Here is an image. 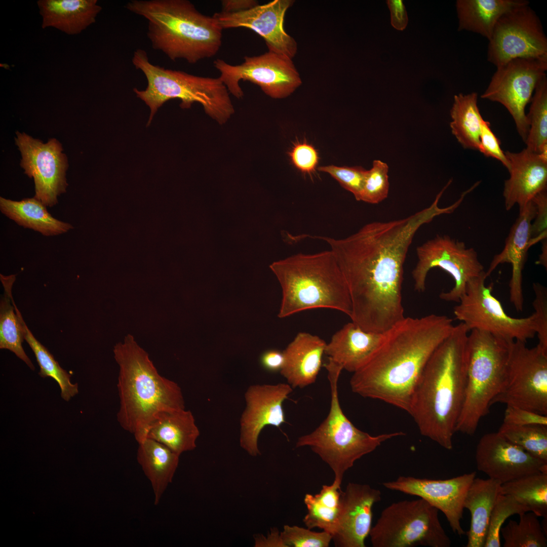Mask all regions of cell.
<instances>
[{
    "label": "cell",
    "instance_id": "1",
    "mask_svg": "<svg viewBox=\"0 0 547 547\" xmlns=\"http://www.w3.org/2000/svg\"><path fill=\"white\" fill-rule=\"evenodd\" d=\"M433 203L407 217L373 221L339 239L310 236L330 247L346 282L351 322L362 330L383 333L405 318L402 304L404 264L415 233L449 208Z\"/></svg>",
    "mask_w": 547,
    "mask_h": 547
},
{
    "label": "cell",
    "instance_id": "2",
    "mask_svg": "<svg viewBox=\"0 0 547 547\" xmlns=\"http://www.w3.org/2000/svg\"><path fill=\"white\" fill-rule=\"evenodd\" d=\"M454 326L445 315L405 317L382 333L370 359L353 373L351 390L408 412L426 363Z\"/></svg>",
    "mask_w": 547,
    "mask_h": 547
},
{
    "label": "cell",
    "instance_id": "3",
    "mask_svg": "<svg viewBox=\"0 0 547 547\" xmlns=\"http://www.w3.org/2000/svg\"><path fill=\"white\" fill-rule=\"evenodd\" d=\"M469 331L460 322L435 350L417 381L408 412L421 435L449 450L465 398Z\"/></svg>",
    "mask_w": 547,
    "mask_h": 547
},
{
    "label": "cell",
    "instance_id": "4",
    "mask_svg": "<svg viewBox=\"0 0 547 547\" xmlns=\"http://www.w3.org/2000/svg\"><path fill=\"white\" fill-rule=\"evenodd\" d=\"M119 367L117 387L120 408L117 420L139 443L161 413L185 409L179 385L161 376L148 353L128 334L113 348Z\"/></svg>",
    "mask_w": 547,
    "mask_h": 547
},
{
    "label": "cell",
    "instance_id": "5",
    "mask_svg": "<svg viewBox=\"0 0 547 547\" xmlns=\"http://www.w3.org/2000/svg\"><path fill=\"white\" fill-rule=\"evenodd\" d=\"M125 7L145 18L152 48L170 60L190 64L213 57L222 44L217 20L200 13L187 0H131Z\"/></svg>",
    "mask_w": 547,
    "mask_h": 547
},
{
    "label": "cell",
    "instance_id": "6",
    "mask_svg": "<svg viewBox=\"0 0 547 547\" xmlns=\"http://www.w3.org/2000/svg\"><path fill=\"white\" fill-rule=\"evenodd\" d=\"M282 290L278 317L316 308H330L350 317L348 286L331 250L298 253L271 264Z\"/></svg>",
    "mask_w": 547,
    "mask_h": 547
},
{
    "label": "cell",
    "instance_id": "7",
    "mask_svg": "<svg viewBox=\"0 0 547 547\" xmlns=\"http://www.w3.org/2000/svg\"><path fill=\"white\" fill-rule=\"evenodd\" d=\"M324 366L331 392L329 413L314 431L298 439L296 447H309L329 466L334 480L341 485L344 474L357 460L384 442L405 433L395 432L372 436L356 427L343 413L339 401L338 380L342 368L329 361Z\"/></svg>",
    "mask_w": 547,
    "mask_h": 547
},
{
    "label": "cell",
    "instance_id": "8",
    "mask_svg": "<svg viewBox=\"0 0 547 547\" xmlns=\"http://www.w3.org/2000/svg\"><path fill=\"white\" fill-rule=\"evenodd\" d=\"M132 61L147 80L145 90L134 88V92L150 109L148 124L159 108L173 99L180 100L183 108H189L194 102L201 104L207 114L221 124L233 113L228 90L219 77L197 76L154 65L141 49L134 51Z\"/></svg>",
    "mask_w": 547,
    "mask_h": 547
},
{
    "label": "cell",
    "instance_id": "9",
    "mask_svg": "<svg viewBox=\"0 0 547 547\" xmlns=\"http://www.w3.org/2000/svg\"><path fill=\"white\" fill-rule=\"evenodd\" d=\"M510 341L477 330L468 333L465 394L456 432L473 435L489 413L504 381Z\"/></svg>",
    "mask_w": 547,
    "mask_h": 547
},
{
    "label": "cell",
    "instance_id": "10",
    "mask_svg": "<svg viewBox=\"0 0 547 547\" xmlns=\"http://www.w3.org/2000/svg\"><path fill=\"white\" fill-rule=\"evenodd\" d=\"M438 510L424 499L404 500L385 507L369 533L374 547H449Z\"/></svg>",
    "mask_w": 547,
    "mask_h": 547
},
{
    "label": "cell",
    "instance_id": "11",
    "mask_svg": "<svg viewBox=\"0 0 547 547\" xmlns=\"http://www.w3.org/2000/svg\"><path fill=\"white\" fill-rule=\"evenodd\" d=\"M485 271L470 280L458 304L454 307L455 318L469 330L490 333L507 341L526 342L536 333L535 316L516 318L508 315L493 294V284L485 285Z\"/></svg>",
    "mask_w": 547,
    "mask_h": 547
},
{
    "label": "cell",
    "instance_id": "12",
    "mask_svg": "<svg viewBox=\"0 0 547 547\" xmlns=\"http://www.w3.org/2000/svg\"><path fill=\"white\" fill-rule=\"evenodd\" d=\"M525 342H509L502 386L490 405L502 403L547 415V351Z\"/></svg>",
    "mask_w": 547,
    "mask_h": 547
},
{
    "label": "cell",
    "instance_id": "13",
    "mask_svg": "<svg viewBox=\"0 0 547 547\" xmlns=\"http://www.w3.org/2000/svg\"><path fill=\"white\" fill-rule=\"evenodd\" d=\"M417 262L412 275L415 289L423 292L429 271L439 267L454 281V287L440 294L441 299L458 302L464 293L468 282L484 271L477 251L465 243L448 236L437 235L416 248Z\"/></svg>",
    "mask_w": 547,
    "mask_h": 547
},
{
    "label": "cell",
    "instance_id": "14",
    "mask_svg": "<svg viewBox=\"0 0 547 547\" xmlns=\"http://www.w3.org/2000/svg\"><path fill=\"white\" fill-rule=\"evenodd\" d=\"M213 64L220 72L219 77L228 91L238 98L243 96L239 85L241 80L257 85L266 95L274 98L288 96L302 83L292 59L273 52L245 56L244 61L239 65H230L220 59L214 60Z\"/></svg>",
    "mask_w": 547,
    "mask_h": 547
},
{
    "label": "cell",
    "instance_id": "15",
    "mask_svg": "<svg viewBox=\"0 0 547 547\" xmlns=\"http://www.w3.org/2000/svg\"><path fill=\"white\" fill-rule=\"evenodd\" d=\"M547 59L518 58L497 67L483 99L502 104L512 116L525 143L529 124L525 108L539 80L545 74Z\"/></svg>",
    "mask_w": 547,
    "mask_h": 547
},
{
    "label": "cell",
    "instance_id": "16",
    "mask_svg": "<svg viewBox=\"0 0 547 547\" xmlns=\"http://www.w3.org/2000/svg\"><path fill=\"white\" fill-rule=\"evenodd\" d=\"M518 58L547 59V38L529 4L501 16L489 40L487 59L496 67Z\"/></svg>",
    "mask_w": 547,
    "mask_h": 547
},
{
    "label": "cell",
    "instance_id": "17",
    "mask_svg": "<svg viewBox=\"0 0 547 547\" xmlns=\"http://www.w3.org/2000/svg\"><path fill=\"white\" fill-rule=\"evenodd\" d=\"M16 135L15 143L22 155L20 165L34 179V198L46 207L55 206L57 197L66 192L68 186L67 158L62 152L61 144L55 138L44 143L25 133L17 132Z\"/></svg>",
    "mask_w": 547,
    "mask_h": 547
},
{
    "label": "cell",
    "instance_id": "18",
    "mask_svg": "<svg viewBox=\"0 0 547 547\" xmlns=\"http://www.w3.org/2000/svg\"><path fill=\"white\" fill-rule=\"evenodd\" d=\"M476 476V472L445 480L400 476L395 480L383 483L382 485L387 489L424 499L441 511L453 532L462 536L465 533L461 525L464 500Z\"/></svg>",
    "mask_w": 547,
    "mask_h": 547
},
{
    "label": "cell",
    "instance_id": "19",
    "mask_svg": "<svg viewBox=\"0 0 547 547\" xmlns=\"http://www.w3.org/2000/svg\"><path fill=\"white\" fill-rule=\"evenodd\" d=\"M293 388L288 384H254L245 394L246 407L240 419V444L250 455L260 454L259 436L267 425L279 427L286 423L283 408Z\"/></svg>",
    "mask_w": 547,
    "mask_h": 547
},
{
    "label": "cell",
    "instance_id": "20",
    "mask_svg": "<svg viewBox=\"0 0 547 547\" xmlns=\"http://www.w3.org/2000/svg\"><path fill=\"white\" fill-rule=\"evenodd\" d=\"M292 0H274L250 9L236 13H215L213 17L223 29H250L264 40L268 51L292 59L297 46L295 40L285 31L284 17L293 4Z\"/></svg>",
    "mask_w": 547,
    "mask_h": 547
},
{
    "label": "cell",
    "instance_id": "21",
    "mask_svg": "<svg viewBox=\"0 0 547 547\" xmlns=\"http://www.w3.org/2000/svg\"><path fill=\"white\" fill-rule=\"evenodd\" d=\"M475 459L479 471L501 484L534 473H547V463L510 442L498 432L481 438Z\"/></svg>",
    "mask_w": 547,
    "mask_h": 547
},
{
    "label": "cell",
    "instance_id": "22",
    "mask_svg": "<svg viewBox=\"0 0 547 547\" xmlns=\"http://www.w3.org/2000/svg\"><path fill=\"white\" fill-rule=\"evenodd\" d=\"M381 497L379 490L366 484L349 482L341 491L337 525L332 535L335 546H366L372 528V508Z\"/></svg>",
    "mask_w": 547,
    "mask_h": 547
},
{
    "label": "cell",
    "instance_id": "23",
    "mask_svg": "<svg viewBox=\"0 0 547 547\" xmlns=\"http://www.w3.org/2000/svg\"><path fill=\"white\" fill-rule=\"evenodd\" d=\"M510 178L504 184L506 210L516 204L522 209L540 191L546 189L547 159L526 148L519 152H504Z\"/></svg>",
    "mask_w": 547,
    "mask_h": 547
},
{
    "label": "cell",
    "instance_id": "24",
    "mask_svg": "<svg viewBox=\"0 0 547 547\" xmlns=\"http://www.w3.org/2000/svg\"><path fill=\"white\" fill-rule=\"evenodd\" d=\"M536 212L535 205L531 201L522 210L513 225L502 251L494 256L487 270V278L496 267L504 263H510L512 274L509 283L510 299L518 311L523 308L522 270L527 252L533 245L531 242V224Z\"/></svg>",
    "mask_w": 547,
    "mask_h": 547
},
{
    "label": "cell",
    "instance_id": "25",
    "mask_svg": "<svg viewBox=\"0 0 547 547\" xmlns=\"http://www.w3.org/2000/svg\"><path fill=\"white\" fill-rule=\"evenodd\" d=\"M326 344L319 336L302 332L283 351L284 362L280 373L293 388H303L315 382Z\"/></svg>",
    "mask_w": 547,
    "mask_h": 547
},
{
    "label": "cell",
    "instance_id": "26",
    "mask_svg": "<svg viewBox=\"0 0 547 547\" xmlns=\"http://www.w3.org/2000/svg\"><path fill=\"white\" fill-rule=\"evenodd\" d=\"M382 333L365 331L352 322L344 325L327 343L328 360L354 373L363 367L378 347Z\"/></svg>",
    "mask_w": 547,
    "mask_h": 547
},
{
    "label": "cell",
    "instance_id": "27",
    "mask_svg": "<svg viewBox=\"0 0 547 547\" xmlns=\"http://www.w3.org/2000/svg\"><path fill=\"white\" fill-rule=\"evenodd\" d=\"M37 4L42 28L52 27L68 35L94 23L102 10L97 0H39Z\"/></svg>",
    "mask_w": 547,
    "mask_h": 547
},
{
    "label": "cell",
    "instance_id": "28",
    "mask_svg": "<svg viewBox=\"0 0 547 547\" xmlns=\"http://www.w3.org/2000/svg\"><path fill=\"white\" fill-rule=\"evenodd\" d=\"M501 485L490 478H475L469 487L464 503V508L471 514L466 547H484L490 517L500 494Z\"/></svg>",
    "mask_w": 547,
    "mask_h": 547
},
{
    "label": "cell",
    "instance_id": "29",
    "mask_svg": "<svg viewBox=\"0 0 547 547\" xmlns=\"http://www.w3.org/2000/svg\"><path fill=\"white\" fill-rule=\"evenodd\" d=\"M199 436L192 412L184 409L159 414L151 423L147 438L161 443L180 456L196 448Z\"/></svg>",
    "mask_w": 547,
    "mask_h": 547
},
{
    "label": "cell",
    "instance_id": "30",
    "mask_svg": "<svg viewBox=\"0 0 547 547\" xmlns=\"http://www.w3.org/2000/svg\"><path fill=\"white\" fill-rule=\"evenodd\" d=\"M137 460L149 480L158 505L173 480L179 463V455L152 439L147 438L138 443Z\"/></svg>",
    "mask_w": 547,
    "mask_h": 547
},
{
    "label": "cell",
    "instance_id": "31",
    "mask_svg": "<svg viewBox=\"0 0 547 547\" xmlns=\"http://www.w3.org/2000/svg\"><path fill=\"white\" fill-rule=\"evenodd\" d=\"M525 0H458V30L482 35L488 41L501 16L512 9L529 4Z\"/></svg>",
    "mask_w": 547,
    "mask_h": 547
},
{
    "label": "cell",
    "instance_id": "32",
    "mask_svg": "<svg viewBox=\"0 0 547 547\" xmlns=\"http://www.w3.org/2000/svg\"><path fill=\"white\" fill-rule=\"evenodd\" d=\"M0 209L2 213L19 225L46 236L60 235L73 228L71 224L54 218L46 207L34 197L20 201L1 197Z\"/></svg>",
    "mask_w": 547,
    "mask_h": 547
},
{
    "label": "cell",
    "instance_id": "33",
    "mask_svg": "<svg viewBox=\"0 0 547 547\" xmlns=\"http://www.w3.org/2000/svg\"><path fill=\"white\" fill-rule=\"evenodd\" d=\"M478 94L460 93L454 97L450 110L451 132L465 149L479 150L480 124L483 119L477 104Z\"/></svg>",
    "mask_w": 547,
    "mask_h": 547
},
{
    "label": "cell",
    "instance_id": "34",
    "mask_svg": "<svg viewBox=\"0 0 547 547\" xmlns=\"http://www.w3.org/2000/svg\"><path fill=\"white\" fill-rule=\"evenodd\" d=\"M0 277L5 290L0 303V348L12 351L34 370L35 367L22 347L24 338L17 307L12 295L15 276L1 274Z\"/></svg>",
    "mask_w": 547,
    "mask_h": 547
},
{
    "label": "cell",
    "instance_id": "35",
    "mask_svg": "<svg viewBox=\"0 0 547 547\" xmlns=\"http://www.w3.org/2000/svg\"><path fill=\"white\" fill-rule=\"evenodd\" d=\"M340 488L341 485L334 480L331 485H323L319 493L305 495L307 513L303 522L307 528H319L332 536L337 525Z\"/></svg>",
    "mask_w": 547,
    "mask_h": 547
},
{
    "label": "cell",
    "instance_id": "36",
    "mask_svg": "<svg viewBox=\"0 0 547 547\" xmlns=\"http://www.w3.org/2000/svg\"><path fill=\"white\" fill-rule=\"evenodd\" d=\"M500 494L514 498L538 517L547 518V473H534L502 483Z\"/></svg>",
    "mask_w": 547,
    "mask_h": 547
},
{
    "label": "cell",
    "instance_id": "37",
    "mask_svg": "<svg viewBox=\"0 0 547 547\" xmlns=\"http://www.w3.org/2000/svg\"><path fill=\"white\" fill-rule=\"evenodd\" d=\"M17 311L23 337L34 353L40 366L38 375L43 378L50 377L54 379L60 387L61 398L66 401H69L79 393L77 383H71V375L61 367L53 356L34 337L18 309Z\"/></svg>",
    "mask_w": 547,
    "mask_h": 547
},
{
    "label": "cell",
    "instance_id": "38",
    "mask_svg": "<svg viewBox=\"0 0 547 547\" xmlns=\"http://www.w3.org/2000/svg\"><path fill=\"white\" fill-rule=\"evenodd\" d=\"M519 515V521L510 520L500 529L503 547H546L545 533L538 517L532 512Z\"/></svg>",
    "mask_w": 547,
    "mask_h": 547
},
{
    "label": "cell",
    "instance_id": "39",
    "mask_svg": "<svg viewBox=\"0 0 547 547\" xmlns=\"http://www.w3.org/2000/svg\"><path fill=\"white\" fill-rule=\"evenodd\" d=\"M526 115L529 130L525 142L527 148L537 153L547 149V78L544 74L538 81Z\"/></svg>",
    "mask_w": 547,
    "mask_h": 547
},
{
    "label": "cell",
    "instance_id": "40",
    "mask_svg": "<svg viewBox=\"0 0 547 547\" xmlns=\"http://www.w3.org/2000/svg\"><path fill=\"white\" fill-rule=\"evenodd\" d=\"M498 432L512 443L547 463V426L503 423Z\"/></svg>",
    "mask_w": 547,
    "mask_h": 547
},
{
    "label": "cell",
    "instance_id": "41",
    "mask_svg": "<svg viewBox=\"0 0 547 547\" xmlns=\"http://www.w3.org/2000/svg\"><path fill=\"white\" fill-rule=\"evenodd\" d=\"M529 512L511 496L500 494L492 512L484 547H500V529L505 521L515 514Z\"/></svg>",
    "mask_w": 547,
    "mask_h": 547
},
{
    "label": "cell",
    "instance_id": "42",
    "mask_svg": "<svg viewBox=\"0 0 547 547\" xmlns=\"http://www.w3.org/2000/svg\"><path fill=\"white\" fill-rule=\"evenodd\" d=\"M388 166L380 160H374L372 167L367 170L359 201L378 204L388 196L389 183Z\"/></svg>",
    "mask_w": 547,
    "mask_h": 547
},
{
    "label": "cell",
    "instance_id": "43",
    "mask_svg": "<svg viewBox=\"0 0 547 547\" xmlns=\"http://www.w3.org/2000/svg\"><path fill=\"white\" fill-rule=\"evenodd\" d=\"M281 535L286 547H328L332 540L325 531L317 532L296 525H284Z\"/></svg>",
    "mask_w": 547,
    "mask_h": 547
},
{
    "label": "cell",
    "instance_id": "44",
    "mask_svg": "<svg viewBox=\"0 0 547 547\" xmlns=\"http://www.w3.org/2000/svg\"><path fill=\"white\" fill-rule=\"evenodd\" d=\"M318 170L329 174L359 201L367 170L361 166L338 167L334 165L322 166Z\"/></svg>",
    "mask_w": 547,
    "mask_h": 547
},
{
    "label": "cell",
    "instance_id": "45",
    "mask_svg": "<svg viewBox=\"0 0 547 547\" xmlns=\"http://www.w3.org/2000/svg\"><path fill=\"white\" fill-rule=\"evenodd\" d=\"M533 289L535 297L532 305L538 339L537 345L547 351V291L539 283H533Z\"/></svg>",
    "mask_w": 547,
    "mask_h": 547
},
{
    "label": "cell",
    "instance_id": "46",
    "mask_svg": "<svg viewBox=\"0 0 547 547\" xmlns=\"http://www.w3.org/2000/svg\"><path fill=\"white\" fill-rule=\"evenodd\" d=\"M479 150L485 157L494 158L507 169L509 162L500 147V141L490 128V123L483 118L480 124Z\"/></svg>",
    "mask_w": 547,
    "mask_h": 547
},
{
    "label": "cell",
    "instance_id": "47",
    "mask_svg": "<svg viewBox=\"0 0 547 547\" xmlns=\"http://www.w3.org/2000/svg\"><path fill=\"white\" fill-rule=\"evenodd\" d=\"M536 212L534 222L531 224L532 245L546 239L547 234V193L546 189L538 193L532 200Z\"/></svg>",
    "mask_w": 547,
    "mask_h": 547
},
{
    "label": "cell",
    "instance_id": "48",
    "mask_svg": "<svg viewBox=\"0 0 547 547\" xmlns=\"http://www.w3.org/2000/svg\"><path fill=\"white\" fill-rule=\"evenodd\" d=\"M503 423L516 425L537 424L547 426V415L520 407L507 405Z\"/></svg>",
    "mask_w": 547,
    "mask_h": 547
},
{
    "label": "cell",
    "instance_id": "49",
    "mask_svg": "<svg viewBox=\"0 0 547 547\" xmlns=\"http://www.w3.org/2000/svg\"><path fill=\"white\" fill-rule=\"evenodd\" d=\"M290 156L294 166L303 173L312 172L318 163L316 150L305 143L295 145L290 152Z\"/></svg>",
    "mask_w": 547,
    "mask_h": 547
},
{
    "label": "cell",
    "instance_id": "50",
    "mask_svg": "<svg viewBox=\"0 0 547 547\" xmlns=\"http://www.w3.org/2000/svg\"><path fill=\"white\" fill-rule=\"evenodd\" d=\"M386 2L390 12L392 25L398 30H403L407 25L408 18L403 1L388 0Z\"/></svg>",
    "mask_w": 547,
    "mask_h": 547
},
{
    "label": "cell",
    "instance_id": "51",
    "mask_svg": "<svg viewBox=\"0 0 547 547\" xmlns=\"http://www.w3.org/2000/svg\"><path fill=\"white\" fill-rule=\"evenodd\" d=\"M284 362L283 353L277 349H269L264 352L260 357L262 367L270 372L281 371Z\"/></svg>",
    "mask_w": 547,
    "mask_h": 547
},
{
    "label": "cell",
    "instance_id": "52",
    "mask_svg": "<svg viewBox=\"0 0 547 547\" xmlns=\"http://www.w3.org/2000/svg\"><path fill=\"white\" fill-rule=\"evenodd\" d=\"M221 3V12L224 13L244 11L258 5V2L254 0H223Z\"/></svg>",
    "mask_w": 547,
    "mask_h": 547
},
{
    "label": "cell",
    "instance_id": "53",
    "mask_svg": "<svg viewBox=\"0 0 547 547\" xmlns=\"http://www.w3.org/2000/svg\"><path fill=\"white\" fill-rule=\"evenodd\" d=\"M256 546H277L286 547L281 535V532L275 528L271 530L267 536H258L256 538Z\"/></svg>",
    "mask_w": 547,
    "mask_h": 547
},
{
    "label": "cell",
    "instance_id": "54",
    "mask_svg": "<svg viewBox=\"0 0 547 547\" xmlns=\"http://www.w3.org/2000/svg\"><path fill=\"white\" fill-rule=\"evenodd\" d=\"M543 242L542 245L541 252L539 255L538 260L536 262V264L543 265L546 268L547 267V243L546 239L543 240Z\"/></svg>",
    "mask_w": 547,
    "mask_h": 547
}]
</instances>
